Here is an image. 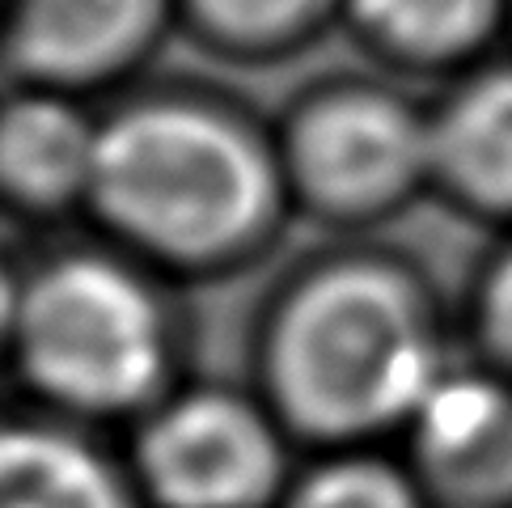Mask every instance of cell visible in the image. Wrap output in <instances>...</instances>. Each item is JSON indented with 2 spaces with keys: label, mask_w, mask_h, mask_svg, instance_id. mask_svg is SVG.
<instances>
[{
  "label": "cell",
  "mask_w": 512,
  "mask_h": 508,
  "mask_svg": "<svg viewBox=\"0 0 512 508\" xmlns=\"http://www.w3.org/2000/svg\"><path fill=\"white\" fill-rule=\"evenodd\" d=\"M284 191L280 144L225 102L149 94L102 123L89 204L153 259L216 267L267 238Z\"/></svg>",
  "instance_id": "1"
},
{
  "label": "cell",
  "mask_w": 512,
  "mask_h": 508,
  "mask_svg": "<svg viewBox=\"0 0 512 508\" xmlns=\"http://www.w3.org/2000/svg\"><path fill=\"white\" fill-rule=\"evenodd\" d=\"M441 377L432 301L394 263H326L271 318L267 390L305 437L364 441L411 428Z\"/></svg>",
  "instance_id": "2"
},
{
  "label": "cell",
  "mask_w": 512,
  "mask_h": 508,
  "mask_svg": "<svg viewBox=\"0 0 512 508\" xmlns=\"http://www.w3.org/2000/svg\"><path fill=\"white\" fill-rule=\"evenodd\" d=\"M13 356L51 403L119 415L157 398L170 369V326L144 280L77 254L22 288Z\"/></svg>",
  "instance_id": "3"
},
{
  "label": "cell",
  "mask_w": 512,
  "mask_h": 508,
  "mask_svg": "<svg viewBox=\"0 0 512 508\" xmlns=\"http://www.w3.org/2000/svg\"><path fill=\"white\" fill-rule=\"evenodd\" d=\"M288 191L339 221H369L432 178V119L394 89L343 81L309 94L280 136Z\"/></svg>",
  "instance_id": "4"
},
{
  "label": "cell",
  "mask_w": 512,
  "mask_h": 508,
  "mask_svg": "<svg viewBox=\"0 0 512 508\" xmlns=\"http://www.w3.org/2000/svg\"><path fill=\"white\" fill-rule=\"evenodd\" d=\"M136 470L161 508H263L280 487L284 449L254 403L199 390L144 424Z\"/></svg>",
  "instance_id": "5"
},
{
  "label": "cell",
  "mask_w": 512,
  "mask_h": 508,
  "mask_svg": "<svg viewBox=\"0 0 512 508\" xmlns=\"http://www.w3.org/2000/svg\"><path fill=\"white\" fill-rule=\"evenodd\" d=\"M178 22V0H5L0 56L26 85L81 94L127 77Z\"/></svg>",
  "instance_id": "6"
},
{
  "label": "cell",
  "mask_w": 512,
  "mask_h": 508,
  "mask_svg": "<svg viewBox=\"0 0 512 508\" xmlns=\"http://www.w3.org/2000/svg\"><path fill=\"white\" fill-rule=\"evenodd\" d=\"M424 492L453 508L512 504V390L491 377H441L411 420Z\"/></svg>",
  "instance_id": "7"
},
{
  "label": "cell",
  "mask_w": 512,
  "mask_h": 508,
  "mask_svg": "<svg viewBox=\"0 0 512 508\" xmlns=\"http://www.w3.org/2000/svg\"><path fill=\"white\" fill-rule=\"evenodd\" d=\"M98 132L72 94L26 85L0 102V195L17 208L51 212L72 199L89 204Z\"/></svg>",
  "instance_id": "8"
},
{
  "label": "cell",
  "mask_w": 512,
  "mask_h": 508,
  "mask_svg": "<svg viewBox=\"0 0 512 508\" xmlns=\"http://www.w3.org/2000/svg\"><path fill=\"white\" fill-rule=\"evenodd\" d=\"M432 119V178L462 204L512 216V64L466 77Z\"/></svg>",
  "instance_id": "9"
},
{
  "label": "cell",
  "mask_w": 512,
  "mask_h": 508,
  "mask_svg": "<svg viewBox=\"0 0 512 508\" xmlns=\"http://www.w3.org/2000/svg\"><path fill=\"white\" fill-rule=\"evenodd\" d=\"M343 22L394 64L453 68L512 22V0H343Z\"/></svg>",
  "instance_id": "10"
},
{
  "label": "cell",
  "mask_w": 512,
  "mask_h": 508,
  "mask_svg": "<svg viewBox=\"0 0 512 508\" xmlns=\"http://www.w3.org/2000/svg\"><path fill=\"white\" fill-rule=\"evenodd\" d=\"M0 508H136L119 470L56 428H0Z\"/></svg>",
  "instance_id": "11"
},
{
  "label": "cell",
  "mask_w": 512,
  "mask_h": 508,
  "mask_svg": "<svg viewBox=\"0 0 512 508\" xmlns=\"http://www.w3.org/2000/svg\"><path fill=\"white\" fill-rule=\"evenodd\" d=\"M343 17V0H178V22L225 56L263 60L309 43Z\"/></svg>",
  "instance_id": "12"
},
{
  "label": "cell",
  "mask_w": 512,
  "mask_h": 508,
  "mask_svg": "<svg viewBox=\"0 0 512 508\" xmlns=\"http://www.w3.org/2000/svg\"><path fill=\"white\" fill-rule=\"evenodd\" d=\"M288 508H428V492L398 466L352 453L318 466L292 492Z\"/></svg>",
  "instance_id": "13"
},
{
  "label": "cell",
  "mask_w": 512,
  "mask_h": 508,
  "mask_svg": "<svg viewBox=\"0 0 512 508\" xmlns=\"http://www.w3.org/2000/svg\"><path fill=\"white\" fill-rule=\"evenodd\" d=\"M483 339L491 356L500 360V369L512 377V250L491 267V276L483 284V305H479Z\"/></svg>",
  "instance_id": "14"
},
{
  "label": "cell",
  "mask_w": 512,
  "mask_h": 508,
  "mask_svg": "<svg viewBox=\"0 0 512 508\" xmlns=\"http://www.w3.org/2000/svg\"><path fill=\"white\" fill-rule=\"evenodd\" d=\"M17 297H22V288L9 280L5 263H0V352H13V326H17Z\"/></svg>",
  "instance_id": "15"
}]
</instances>
